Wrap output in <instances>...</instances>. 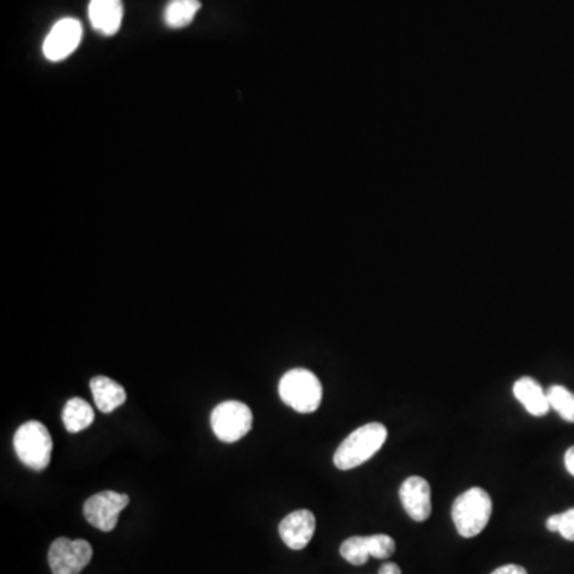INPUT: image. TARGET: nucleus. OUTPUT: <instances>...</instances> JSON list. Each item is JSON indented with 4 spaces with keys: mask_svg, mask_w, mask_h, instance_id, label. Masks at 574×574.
<instances>
[{
    "mask_svg": "<svg viewBox=\"0 0 574 574\" xmlns=\"http://www.w3.org/2000/svg\"><path fill=\"white\" fill-rule=\"evenodd\" d=\"M340 555L351 565H365L369 560V542L367 536H353L340 546Z\"/></svg>",
    "mask_w": 574,
    "mask_h": 574,
    "instance_id": "nucleus-17",
    "label": "nucleus"
},
{
    "mask_svg": "<svg viewBox=\"0 0 574 574\" xmlns=\"http://www.w3.org/2000/svg\"><path fill=\"white\" fill-rule=\"evenodd\" d=\"M92 557V544L85 540L58 538L48 550V563L54 574H79Z\"/></svg>",
    "mask_w": 574,
    "mask_h": 574,
    "instance_id": "nucleus-6",
    "label": "nucleus"
},
{
    "mask_svg": "<svg viewBox=\"0 0 574 574\" xmlns=\"http://www.w3.org/2000/svg\"><path fill=\"white\" fill-rule=\"evenodd\" d=\"M88 16L92 26L104 35L119 33L123 21V2L122 0H92L88 7Z\"/></svg>",
    "mask_w": 574,
    "mask_h": 574,
    "instance_id": "nucleus-11",
    "label": "nucleus"
},
{
    "mask_svg": "<svg viewBox=\"0 0 574 574\" xmlns=\"http://www.w3.org/2000/svg\"><path fill=\"white\" fill-rule=\"evenodd\" d=\"M211 428L222 443H233L243 439L252 429V412L239 401L219 404L211 413Z\"/></svg>",
    "mask_w": 574,
    "mask_h": 574,
    "instance_id": "nucleus-5",
    "label": "nucleus"
},
{
    "mask_svg": "<svg viewBox=\"0 0 574 574\" xmlns=\"http://www.w3.org/2000/svg\"><path fill=\"white\" fill-rule=\"evenodd\" d=\"M83 37V29L79 20L64 18L60 20L46 35L44 42V54L48 61L66 60L79 48Z\"/></svg>",
    "mask_w": 574,
    "mask_h": 574,
    "instance_id": "nucleus-8",
    "label": "nucleus"
},
{
    "mask_svg": "<svg viewBox=\"0 0 574 574\" xmlns=\"http://www.w3.org/2000/svg\"><path fill=\"white\" fill-rule=\"evenodd\" d=\"M388 429L382 423H369L353 431L344 443L338 445L334 455V464L340 471H350L369 462L386 443Z\"/></svg>",
    "mask_w": 574,
    "mask_h": 574,
    "instance_id": "nucleus-1",
    "label": "nucleus"
},
{
    "mask_svg": "<svg viewBox=\"0 0 574 574\" xmlns=\"http://www.w3.org/2000/svg\"><path fill=\"white\" fill-rule=\"evenodd\" d=\"M15 452L20 462L33 471H44L52 460L54 441L40 422H26L21 424L14 439Z\"/></svg>",
    "mask_w": 574,
    "mask_h": 574,
    "instance_id": "nucleus-4",
    "label": "nucleus"
},
{
    "mask_svg": "<svg viewBox=\"0 0 574 574\" xmlns=\"http://www.w3.org/2000/svg\"><path fill=\"white\" fill-rule=\"evenodd\" d=\"M199 8V0H171L165 10V23L172 29H182L190 24Z\"/></svg>",
    "mask_w": 574,
    "mask_h": 574,
    "instance_id": "nucleus-15",
    "label": "nucleus"
},
{
    "mask_svg": "<svg viewBox=\"0 0 574 574\" xmlns=\"http://www.w3.org/2000/svg\"><path fill=\"white\" fill-rule=\"evenodd\" d=\"M90 388L94 404L102 413H111L125 404V388L107 376H94L90 382Z\"/></svg>",
    "mask_w": 574,
    "mask_h": 574,
    "instance_id": "nucleus-13",
    "label": "nucleus"
},
{
    "mask_svg": "<svg viewBox=\"0 0 574 574\" xmlns=\"http://www.w3.org/2000/svg\"><path fill=\"white\" fill-rule=\"evenodd\" d=\"M92 422H94V412L90 404L80 397H73L67 401L63 410V423L71 434L92 426Z\"/></svg>",
    "mask_w": 574,
    "mask_h": 574,
    "instance_id": "nucleus-14",
    "label": "nucleus"
},
{
    "mask_svg": "<svg viewBox=\"0 0 574 574\" xmlns=\"http://www.w3.org/2000/svg\"><path fill=\"white\" fill-rule=\"evenodd\" d=\"M378 574H403L401 573V568L397 567L396 563H384Z\"/></svg>",
    "mask_w": 574,
    "mask_h": 574,
    "instance_id": "nucleus-23",
    "label": "nucleus"
},
{
    "mask_svg": "<svg viewBox=\"0 0 574 574\" xmlns=\"http://www.w3.org/2000/svg\"><path fill=\"white\" fill-rule=\"evenodd\" d=\"M277 391L283 403L298 413L316 412L323 401V386L319 378L306 369H294L284 374Z\"/></svg>",
    "mask_w": 574,
    "mask_h": 574,
    "instance_id": "nucleus-3",
    "label": "nucleus"
},
{
    "mask_svg": "<svg viewBox=\"0 0 574 574\" xmlns=\"http://www.w3.org/2000/svg\"><path fill=\"white\" fill-rule=\"evenodd\" d=\"M549 404L565 422L574 423V394L560 384H554L549 388Z\"/></svg>",
    "mask_w": 574,
    "mask_h": 574,
    "instance_id": "nucleus-16",
    "label": "nucleus"
},
{
    "mask_svg": "<svg viewBox=\"0 0 574 574\" xmlns=\"http://www.w3.org/2000/svg\"><path fill=\"white\" fill-rule=\"evenodd\" d=\"M546 527H548L549 531L559 533V527H560V514L550 515L548 521H546Z\"/></svg>",
    "mask_w": 574,
    "mask_h": 574,
    "instance_id": "nucleus-21",
    "label": "nucleus"
},
{
    "mask_svg": "<svg viewBox=\"0 0 574 574\" xmlns=\"http://www.w3.org/2000/svg\"><path fill=\"white\" fill-rule=\"evenodd\" d=\"M316 531V517L308 509H298L286 515L279 523V536L292 550H302L308 546Z\"/></svg>",
    "mask_w": 574,
    "mask_h": 574,
    "instance_id": "nucleus-9",
    "label": "nucleus"
},
{
    "mask_svg": "<svg viewBox=\"0 0 574 574\" xmlns=\"http://www.w3.org/2000/svg\"><path fill=\"white\" fill-rule=\"evenodd\" d=\"M565 466H567L568 472L574 477V447H569L565 453Z\"/></svg>",
    "mask_w": 574,
    "mask_h": 574,
    "instance_id": "nucleus-22",
    "label": "nucleus"
},
{
    "mask_svg": "<svg viewBox=\"0 0 574 574\" xmlns=\"http://www.w3.org/2000/svg\"><path fill=\"white\" fill-rule=\"evenodd\" d=\"M560 533L567 541H574V508L568 509L563 514H560Z\"/></svg>",
    "mask_w": 574,
    "mask_h": 574,
    "instance_id": "nucleus-19",
    "label": "nucleus"
},
{
    "mask_svg": "<svg viewBox=\"0 0 574 574\" xmlns=\"http://www.w3.org/2000/svg\"><path fill=\"white\" fill-rule=\"evenodd\" d=\"M493 512V502L483 489L474 487L456 498L452 508V519L456 531L462 538H474L481 535L489 525Z\"/></svg>",
    "mask_w": 574,
    "mask_h": 574,
    "instance_id": "nucleus-2",
    "label": "nucleus"
},
{
    "mask_svg": "<svg viewBox=\"0 0 574 574\" xmlns=\"http://www.w3.org/2000/svg\"><path fill=\"white\" fill-rule=\"evenodd\" d=\"M401 502L410 519L415 521L428 520L433 504H431V487L423 477L412 475L404 481L399 490Z\"/></svg>",
    "mask_w": 574,
    "mask_h": 574,
    "instance_id": "nucleus-10",
    "label": "nucleus"
},
{
    "mask_svg": "<svg viewBox=\"0 0 574 574\" xmlns=\"http://www.w3.org/2000/svg\"><path fill=\"white\" fill-rule=\"evenodd\" d=\"M128 504H130V496L107 490L86 500L83 515L94 529L101 531H112L119 523V515Z\"/></svg>",
    "mask_w": 574,
    "mask_h": 574,
    "instance_id": "nucleus-7",
    "label": "nucleus"
},
{
    "mask_svg": "<svg viewBox=\"0 0 574 574\" xmlns=\"http://www.w3.org/2000/svg\"><path fill=\"white\" fill-rule=\"evenodd\" d=\"M367 542H369L370 557L382 559V560L390 559L396 550V542L388 535L367 536Z\"/></svg>",
    "mask_w": 574,
    "mask_h": 574,
    "instance_id": "nucleus-18",
    "label": "nucleus"
},
{
    "mask_svg": "<svg viewBox=\"0 0 574 574\" xmlns=\"http://www.w3.org/2000/svg\"><path fill=\"white\" fill-rule=\"evenodd\" d=\"M514 396L530 415L544 416L550 410L548 394L531 376H521L514 383Z\"/></svg>",
    "mask_w": 574,
    "mask_h": 574,
    "instance_id": "nucleus-12",
    "label": "nucleus"
},
{
    "mask_svg": "<svg viewBox=\"0 0 574 574\" xmlns=\"http://www.w3.org/2000/svg\"><path fill=\"white\" fill-rule=\"evenodd\" d=\"M491 574H529L525 568L520 565H504L495 569Z\"/></svg>",
    "mask_w": 574,
    "mask_h": 574,
    "instance_id": "nucleus-20",
    "label": "nucleus"
}]
</instances>
